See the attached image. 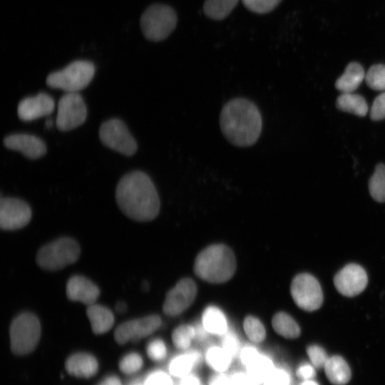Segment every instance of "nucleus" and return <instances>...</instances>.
I'll return each mask as SVG.
<instances>
[{
  "instance_id": "13",
  "label": "nucleus",
  "mask_w": 385,
  "mask_h": 385,
  "mask_svg": "<svg viewBox=\"0 0 385 385\" xmlns=\"http://www.w3.org/2000/svg\"><path fill=\"white\" fill-rule=\"evenodd\" d=\"M197 287L190 278L180 279L166 294L163 306V312L170 317L179 315L194 302Z\"/></svg>"
},
{
  "instance_id": "24",
  "label": "nucleus",
  "mask_w": 385,
  "mask_h": 385,
  "mask_svg": "<svg viewBox=\"0 0 385 385\" xmlns=\"http://www.w3.org/2000/svg\"><path fill=\"white\" fill-rule=\"evenodd\" d=\"M365 76L364 70L359 63L351 62L337 80L335 87L342 93H353L365 78Z\"/></svg>"
},
{
  "instance_id": "15",
  "label": "nucleus",
  "mask_w": 385,
  "mask_h": 385,
  "mask_svg": "<svg viewBox=\"0 0 385 385\" xmlns=\"http://www.w3.org/2000/svg\"><path fill=\"white\" fill-rule=\"evenodd\" d=\"M368 282L366 272L359 265L351 263L339 271L334 277L337 291L346 297H354L364 291Z\"/></svg>"
},
{
  "instance_id": "37",
  "label": "nucleus",
  "mask_w": 385,
  "mask_h": 385,
  "mask_svg": "<svg viewBox=\"0 0 385 385\" xmlns=\"http://www.w3.org/2000/svg\"><path fill=\"white\" fill-rule=\"evenodd\" d=\"M143 385H176V380L166 369H155L150 372Z\"/></svg>"
},
{
  "instance_id": "38",
  "label": "nucleus",
  "mask_w": 385,
  "mask_h": 385,
  "mask_svg": "<svg viewBox=\"0 0 385 385\" xmlns=\"http://www.w3.org/2000/svg\"><path fill=\"white\" fill-rule=\"evenodd\" d=\"M282 0H242L244 6L257 14H267L275 9Z\"/></svg>"
},
{
  "instance_id": "44",
  "label": "nucleus",
  "mask_w": 385,
  "mask_h": 385,
  "mask_svg": "<svg viewBox=\"0 0 385 385\" xmlns=\"http://www.w3.org/2000/svg\"><path fill=\"white\" fill-rule=\"evenodd\" d=\"M176 385H205V379L197 371L176 381Z\"/></svg>"
},
{
  "instance_id": "48",
  "label": "nucleus",
  "mask_w": 385,
  "mask_h": 385,
  "mask_svg": "<svg viewBox=\"0 0 385 385\" xmlns=\"http://www.w3.org/2000/svg\"><path fill=\"white\" fill-rule=\"evenodd\" d=\"M46 126L47 128H50L51 126H52V121L50 120V119H48L46 121Z\"/></svg>"
},
{
  "instance_id": "21",
  "label": "nucleus",
  "mask_w": 385,
  "mask_h": 385,
  "mask_svg": "<svg viewBox=\"0 0 385 385\" xmlns=\"http://www.w3.org/2000/svg\"><path fill=\"white\" fill-rule=\"evenodd\" d=\"M68 373L80 378L94 376L98 368L96 359L87 353H76L69 356L65 364Z\"/></svg>"
},
{
  "instance_id": "14",
  "label": "nucleus",
  "mask_w": 385,
  "mask_h": 385,
  "mask_svg": "<svg viewBox=\"0 0 385 385\" xmlns=\"http://www.w3.org/2000/svg\"><path fill=\"white\" fill-rule=\"evenodd\" d=\"M31 218L29 205L18 198L1 197L0 227L4 230H14L25 227Z\"/></svg>"
},
{
  "instance_id": "43",
  "label": "nucleus",
  "mask_w": 385,
  "mask_h": 385,
  "mask_svg": "<svg viewBox=\"0 0 385 385\" xmlns=\"http://www.w3.org/2000/svg\"><path fill=\"white\" fill-rule=\"evenodd\" d=\"M296 376L302 381L312 379L315 376L314 366L307 363L300 364L296 369Z\"/></svg>"
},
{
  "instance_id": "8",
  "label": "nucleus",
  "mask_w": 385,
  "mask_h": 385,
  "mask_svg": "<svg viewBox=\"0 0 385 385\" xmlns=\"http://www.w3.org/2000/svg\"><path fill=\"white\" fill-rule=\"evenodd\" d=\"M239 368L255 382L262 384L277 365L273 357L252 343L243 344L237 356Z\"/></svg>"
},
{
  "instance_id": "22",
  "label": "nucleus",
  "mask_w": 385,
  "mask_h": 385,
  "mask_svg": "<svg viewBox=\"0 0 385 385\" xmlns=\"http://www.w3.org/2000/svg\"><path fill=\"white\" fill-rule=\"evenodd\" d=\"M86 314L93 332L102 334L109 331L114 323L113 312L108 307L94 303L88 306Z\"/></svg>"
},
{
  "instance_id": "36",
  "label": "nucleus",
  "mask_w": 385,
  "mask_h": 385,
  "mask_svg": "<svg viewBox=\"0 0 385 385\" xmlns=\"http://www.w3.org/2000/svg\"><path fill=\"white\" fill-rule=\"evenodd\" d=\"M220 344L236 359L243 345L238 335L234 331L229 329L220 337Z\"/></svg>"
},
{
  "instance_id": "26",
  "label": "nucleus",
  "mask_w": 385,
  "mask_h": 385,
  "mask_svg": "<svg viewBox=\"0 0 385 385\" xmlns=\"http://www.w3.org/2000/svg\"><path fill=\"white\" fill-rule=\"evenodd\" d=\"M274 331L280 337L287 339H294L299 337L301 330L294 319L288 314L279 312L272 319Z\"/></svg>"
},
{
  "instance_id": "31",
  "label": "nucleus",
  "mask_w": 385,
  "mask_h": 385,
  "mask_svg": "<svg viewBox=\"0 0 385 385\" xmlns=\"http://www.w3.org/2000/svg\"><path fill=\"white\" fill-rule=\"evenodd\" d=\"M371 196L379 202H385V165L378 164L369 182Z\"/></svg>"
},
{
  "instance_id": "39",
  "label": "nucleus",
  "mask_w": 385,
  "mask_h": 385,
  "mask_svg": "<svg viewBox=\"0 0 385 385\" xmlns=\"http://www.w3.org/2000/svg\"><path fill=\"white\" fill-rule=\"evenodd\" d=\"M307 355L316 368L324 367L328 360V356L324 349L318 345H311L307 348Z\"/></svg>"
},
{
  "instance_id": "10",
  "label": "nucleus",
  "mask_w": 385,
  "mask_h": 385,
  "mask_svg": "<svg viewBox=\"0 0 385 385\" xmlns=\"http://www.w3.org/2000/svg\"><path fill=\"white\" fill-rule=\"evenodd\" d=\"M290 293L295 304L307 312L318 309L323 302V293L319 282L308 273H301L294 277Z\"/></svg>"
},
{
  "instance_id": "40",
  "label": "nucleus",
  "mask_w": 385,
  "mask_h": 385,
  "mask_svg": "<svg viewBox=\"0 0 385 385\" xmlns=\"http://www.w3.org/2000/svg\"><path fill=\"white\" fill-rule=\"evenodd\" d=\"M370 118L373 120L385 118V92L379 94L374 99L371 108Z\"/></svg>"
},
{
  "instance_id": "27",
  "label": "nucleus",
  "mask_w": 385,
  "mask_h": 385,
  "mask_svg": "<svg viewBox=\"0 0 385 385\" xmlns=\"http://www.w3.org/2000/svg\"><path fill=\"white\" fill-rule=\"evenodd\" d=\"M337 108L344 112L364 116L368 112V105L360 95L353 93H342L337 99Z\"/></svg>"
},
{
  "instance_id": "1",
  "label": "nucleus",
  "mask_w": 385,
  "mask_h": 385,
  "mask_svg": "<svg viewBox=\"0 0 385 385\" xmlns=\"http://www.w3.org/2000/svg\"><path fill=\"white\" fill-rule=\"evenodd\" d=\"M115 200L121 211L135 221H150L159 213L158 191L150 178L142 171L130 172L120 178Z\"/></svg>"
},
{
  "instance_id": "12",
  "label": "nucleus",
  "mask_w": 385,
  "mask_h": 385,
  "mask_svg": "<svg viewBox=\"0 0 385 385\" xmlns=\"http://www.w3.org/2000/svg\"><path fill=\"white\" fill-rule=\"evenodd\" d=\"M161 319L151 314L131 319L120 324L115 331L114 337L120 344L128 342H138L153 334L161 325Z\"/></svg>"
},
{
  "instance_id": "17",
  "label": "nucleus",
  "mask_w": 385,
  "mask_h": 385,
  "mask_svg": "<svg viewBox=\"0 0 385 385\" xmlns=\"http://www.w3.org/2000/svg\"><path fill=\"white\" fill-rule=\"evenodd\" d=\"M55 107L51 96L46 93H39L35 96L22 99L17 108L19 118L23 121H31L51 114Z\"/></svg>"
},
{
  "instance_id": "3",
  "label": "nucleus",
  "mask_w": 385,
  "mask_h": 385,
  "mask_svg": "<svg viewBox=\"0 0 385 385\" xmlns=\"http://www.w3.org/2000/svg\"><path fill=\"white\" fill-rule=\"evenodd\" d=\"M194 272L201 279L210 283H223L230 279L236 270L232 250L225 245H212L196 257Z\"/></svg>"
},
{
  "instance_id": "2",
  "label": "nucleus",
  "mask_w": 385,
  "mask_h": 385,
  "mask_svg": "<svg viewBox=\"0 0 385 385\" xmlns=\"http://www.w3.org/2000/svg\"><path fill=\"white\" fill-rule=\"evenodd\" d=\"M223 135L232 145L245 148L254 145L262 129V118L257 106L245 98L227 102L220 115Z\"/></svg>"
},
{
  "instance_id": "20",
  "label": "nucleus",
  "mask_w": 385,
  "mask_h": 385,
  "mask_svg": "<svg viewBox=\"0 0 385 385\" xmlns=\"http://www.w3.org/2000/svg\"><path fill=\"white\" fill-rule=\"evenodd\" d=\"M203 366L210 373L229 374L236 359L220 344H210L202 351Z\"/></svg>"
},
{
  "instance_id": "34",
  "label": "nucleus",
  "mask_w": 385,
  "mask_h": 385,
  "mask_svg": "<svg viewBox=\"0 0 385 385\" xmlns=\"http://www.w3.org/2000/svg\"><path fill=\"white\" fill-rule=\"evenodd\" d=\"M261 385H292V376L287 368L277 364Z\"/></svg>"
},
{
  "instance_id": "35",
  "label": "nucleus",
  "mask_w": 385,
  "mask_h": 385,
  "mask_svg": "<svg viewBox=\"0 0 385 385\" xmlns=\"http://www.w3.org/2000/svg\"><path fill=\"white\" fill-rule=\"evenodd\" d=\"M143 364V359L139 353L130 352L121 359L119 368L124 374H130L140 371Z\"/></svg>"
},
{
  "instance_id": "32",
  "label": "nucleus",
  "mask_w": 385,
  "mask_h": 385,
  "mask_svg": "<svg viewBox=\"0 0 385 385\" xmlns=\"http://www.w3.org/2000/svg\"><path fill=\"white\" fill-rule=\"evenodd\" d=\"M366 84L375 91H385V65L376 64L369 68L365 76Z\"/></svg>"
},
{
  "instance_id": "7",
  "label": "nucleus",
  "mask_w": 385,
  "mask_h": 385,
  "mask_svg": "<svg viewBox=\"0 0 385 385\" xmlns=\"http://www.w3.org/2000/svg\"><path fill=\"white\" fill-rule=\"evenodd\" d=\"M80 255V247L71 237H61L44 246L37 252L36 263L46 270L54 271L74 263Z\"/></svg>"
},
{
  "instance_id": "25",
  "label": "nucleus",
  "mask_w": 385,
  "mask_h": 385,
  "mask_svg": "<svg viewBox=\"0 0 385 385\" xmlns=\"http://www.w3.org/2000/svg\"><path fill=\"white\" fill-rule=\"evenodd\" d=\"M324 370L327 379L334 385H345L351 379V369L340 356L329 358L324 365Z\"/></svg>"
},
{
  "instance_id": "5",
  "label": "nucleus",
  "mask_w": 385,
  "mask_h": 385,
  "mask_svg": "<svg viewBox=\"0 0 385 385\" xmlns=\"http://www.w3.org/2000/svg\"><path fill=\"white\" fill-rule=\"evenodd\" d=\"M94 74L95 66L92 62L78 60L62 70L51 73L46 78V84L52 88L78 92L90 83Z\"/></svg>"
},
{
  "instance_id": "23",
  "label": "nucleus",
  "mask_w": 385,
  "mask_h": 385,
  "mask_svg": "<svg viewBox=\"0 0 385 385\" xmlns=\"http://www.w3.org/2000/svg\"><path fill=\"white\" fill-rule=\"evenodd\" d=\"M201 324L208 334L219 337L230 329L224 313L218 307L212 305L204 310Z\"/></svg>"
},
{
  "instance_id": "6",
  "label": "nucleus",
  "mask_w": 385,
  "mask_h": 385,
  "mask_svg": "<svg viewBox=\"0 0 385 385\" xmlns=\"http://www.w3.org/2000/svg\"><path fill=\"white\" fill-rule=\"evenodd\" d=\"M11 349L17 355H25L36 347L41 336L38 317L29 312L18 315L9 328Z\"/></svg>"
},
{
  "instance_id": "11",
  "label": "nucleus",
  "mask_w": 385,
  "mask_h": 385,
  "mask_svg": "<svg viewBox=\"0 0 385 385\" xmlns=\"http://www.w3.org/2000/svg\"><path fill=\"white\" fill-rule=\"evenodd\" d=\"M87 108L78 92H67L58 103L56 124L58 130L68 131L81 125L86 119Z\"/></svg>"
},
{
  "instance_id": "28",
  "label": "nucleus",
  "mask_w": 385,
  "mask_h": 385,
  "mask_svg": "<svg viewBox=\"0 0 385 385\" xmlns=\"http://www.w3.org/2000/svg\"><path fill=\"white\" fill-rule=\"evenodd\" d=\"M239 0H205L203 11L210 19L222 20L234 9Z\"/></svg>"
},
{
  "instance_id": "33",
  "label": "nucleus",
  "mask_w": 385,
  "mask_h": 385,
  "mask_svg": "<svg viewBox=\"0 0 385 385\" xmlns=\"http://www.w3.org/2000/svg\"><path fill=\"white\" fill-rule=\"evenodd\" d=\"M146 354L151 361L156 363L163 362L168 359V347L163 339H153L146 346Z\"/></svg>"
},
{
  "instance_id": "30",
  "label": "nucleus",
  "mask_w": 385,
  "mask_h": 385,
  "mask_svg": "<svg viewBox=\"0 0 385 385\" xmlns=\"http://www.w3.org/2000/svg\"><path fill=\"white\" fill-rule=\"evenodd\" d=\"M243 329L250 343L258 345L266 339L265 327L257 317L247 316L243 322Z\"/></svg>"
},
{
  "instance_id": "16",
  "label": "nucleus",
  "mask_w": 385,
  "mask_h": 385,
  "mask_svg": "<svg viewBox=\"0 0 385 385\" xmlns=\"http://www.w3.org/2000/svg\"><path fill=\"white\" fill-rule=\"evenodd\" d=\"M203 365L202 351L191 348L178 351L169 358L166 370L176 380L197 372Z\"/></svg>"
},
{
  "instance_id": "19",
  "label": "nucleus",
  "mask_w": 385,
  "mask_h": 385,
  "mask_svg": "<svg viewBox=\"0 0 385 385\" xmlns=\"http://www.w3.org/2000/svg\"><path fill=\"white\" fill-rule=\"evenodd\" d=\"M66 291L68 299L87 306L96 303L100 294L98 286L81 275H74L68 280Z\"/></svg>"
},
{
  "instance_id": "4",
  "label": "nucleus",
  "mask_w": 385,
  "mask_h": 385,
  "mask_svg": "<svg viewBox=\"0 0 385 385\" xmlns=\"http://www.w3.org/2000/svg\"><path fill=\"white\" fill-rule=\"evenodd\" d=\"M177 21V14L172 7L163 4H154L144 11L140 25L147 39L160 41L173 31Z\"/></svg>"
},
{
  "instance_id": "41",
  "label": "nucleus",
  "mask_w": 385,
  "mask_h": 385,
  "mask_svg": "<svg viewBox=\"0 0 385 385\" xmlns=\"http://www.w3.org/2000/svg\"><path fill=\"white\" fill-rule=\"evenodd\" d=\"M230 376L231 385H260L254 381L245 371L240 368L230 372Z\"/></svg>"
},
{
  "instance_id": "9",
  "label": "nucleus",
  "mask_w": 385,
  "mask_h": 385,
  "mask_svg": "<svg viewBox=\"0 0 385 385\" xmlns=\"http://www.w3.org/2000/svg\"><path fill=\"white\" fill-rule=\"evenodd\" d=\"M99 138L104 145L124 155L131 156L137 150L136 141L120 119L103 122L99 129Z\"/></svg>"
},
{
  "instance_id": "29",
  "label": "nucleus",
  "mask_w": 385,
  "mask_h": 385,
  "mask_svg": "<svg viewBox=\"0 0 385 385\" xmlns=\"http://www.w3.org/2000/svg\"><path fill=\"white\" fill-rule=\"evenodd\" d=\"M171 340L174 347L178 351L192 348V343L197 340L195 327L189 324L177 327L171 334Z\"/></svg>"
},
{
  "instance_id": "18",
  "label": "nucleus",
  "mask_w": 385,
  "mask_h": 385,
  "mask_svg": "<svg viewBox=\"0 0 385 385\" xmlns=\"http://www.w3.org/2000/svg\"><path fill=\"white\" fill-rule=\"evenodd\" d=\"M4 145L10 150H17L30 159H37L46 153V145L39 138L26 133H16L6 136Z\"/></svg>"
},
{
  "instance_id": "45",
  "label": "nucleus",
  "mask_w": 385,
  "mask_h": 385,
  "mask_svg": "<svg viewBox=\"0 0 385 385\" xmlns=\"http://www.w3.org/2000/svg\"><path fill=\"white\" fill-rule=\"evenodd\" d=\"M98 385H122L120 380L116 376H108Z\"/></svg>"
},
{
  "instance_id": "46",
  "label": "nucleus",
  "mask_w": 385,
  "mask_h": 385,
  "mask_svg": "<svg viewBox=\"0 0 385 385\" xmlns=\"http://www.w3.org/2000/svg\"><path fill=\"white\" fill-rule=\"evenodd\" d=\"M126 304L123 302H118L115 305V310L118 313L122 314L126 311Z\"/></svg>"
},
{
  "instance_id": "47",
  "label": "nucleus",
  "mask_w": 385,
  "mask_h": 385,
  "mask_svg": "<svg viewBox=\"0 0 385 385\" xmlns=\"http://www.w3.org/2000/svg\"><path fill=\"white\" fill-rule=\"evenodd\" d=\"M298 385H319V384L317 382L312 381V379H309V380H303Z\"/></svg>"
},
{
  "instance_id": "42",
  "label": "nucleus",
  "mask_w": 385,
  "mask_h": 385,
  "mask_svg": "<svg viewBox=\"0 0 385 385\" xmlns=\"http://www.w3.org/2000/svg\"><path fill=\"white\" fill-rule=\"evenodd\" d=\"M205 385H231L230 373H210L205 379Z\"/></svg>"
}]
</instances>
